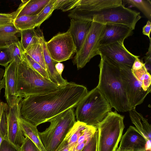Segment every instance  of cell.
I'll return each mask as SVG.
<instances>
[{
	"label": "cell",
	"mask_w": 151,
	"mask_h": 151,
	"mask_svg": "<svg viewBox=\"0 0 151 151\" xmlns=\"http://www.w3.org/2000/svg\"><path fill=\"white\" fill-rule=\"evenodd\" d=\"M6 104L7 103L0 101V121L3 111Z\"/></svg>",
	"instance_id": "cell-44"
},
{
	"label": "cell",
	"mask_w": 151,
	"mask_h": 151,
	"mask_svg": "<svg viewBox=\"0 0 151 151\" xmlns=\"http://www.w3.org/2000/svg\"><path fill=\"white\" fill-rule=\"evenodd\" d=\"M99 55H102L118 65H123L132 68L138 56L133 55L125 47L123 42H118L100 47Z\"/></svg>",
	"instance_id": "cell-12"
},
{
	"label": "cell",
	"mask_w": 151,
	"mask_h": 151,
	"mask_svg": "<svg viewBox=\"0 0 151 151\" xmlns=\"http://www.w3.org/2000/svg\"><path fill=\"white\" fill-rule=\"evenodd\" d=\"M55 0H50L41 12L37 15L36 20L37 27L41 24L51 15L55 9Z\"/></svg>",
	"instance_id": "cell-30"
},
{
	"label": "cell",
	"mask_w": 151,
	"mask_h": 151,
	"mask_svg": "<svg viewBox=\"0 0 151 151\" xmlns=\"http://www.w3.org/2000/svg\"><path fill=\"white\" fill-rule=\"evenodd\" d=\"M46 44L52 59L57 62L70 59L76 52V46L68 30L57 34Z\"/></svg>",
	"instance_id": "cell-9"
},
{
	"label": "cell",
	"mask_w": 151,
	"mask_h": 151,
	"mask_svg": "<svg viewBox=\"0 0 151 151\" xmlns=\"http://www.w3.org/2000/svg\"><path fill=\"white\" fill-rule=\"evenodd\" d=\"M80 0H55V9H60L66 12L75 8L78 4Z\"/></svg>",
	"instance_id": "cell-32"
},
{
	"label": "cell",
	"mask_w": 151,
	"mask_h": 151,
	"mask_svg": "<svg viewBox=\"0 0 151 151\" xmlns=\"http://www.w3.org/2000/svg\"><path fill=\"white\" fill-rule=\"evenodd\" d=\"M122 4H128L141 11L150 21L151 20V2L150 0H123Z\"/></svg>",
	"instance_id": "cell-26"
},
{
	"label": "cell",
	"mask_w": 151,
	"mask_h": 151,
	"mask_svg": "<svg viewBox=\"0 0 151 151\" xmlns=\"http://www.w3.org/2000/svg\"><path fill=\"white\" fill-rule=\"evenodd\" d=\"M8 47L13 60L18 63L24 60V51L19 41L12 44Z\"/></svg>",
	"instance_id": "cell-31"
},
{
	"label": "cell",
	"mask_w": 151,
	"mask_h": 151,
	"mask_svg": "<svg viewBox=\"0 0 151 151\" xmlns=\"http://www.w3.org/2000/svg\"><path fill=\"white\" fill-rule=\"evenodd\" d=\"M24 59L32 68L43 77L50 80L46 70L27 53L24 52Z\"/></svg>",
	"instance_id": "cell-33"
},
{
	"label": "cell",
	"mask_w": 151,
	"mask_h": 151,
	"mask_svg": "<svg viewBox=\"0 0 151 151\" xmlns=\"http://www.w3.org/2000/svg\"><path fill=\"white\" fill-rule=\"evenodd\" d=\"M149 47L146 54V55L144 58L145 63H144L145 66L147 71L150 74L151 67V40H150Z\"/></svg>",
	"instance_id": "cell-39"
},
{
	"label": "cell",
	"mask_w": 151,
	"mask_h": 151,
	"mask_svg": "<svg viewBox=\"0 0 151 151\" xmlns=\"http://www.w3.org/2000/svg\"><path fill=\"white\" fill-rule=\"evenodd\" d=\"M19 34L21 37L20 42L24 50L32 41L43 35L39 28L20 30Z\"/></svg>",
	"instance_id": "cell-25"
},
{
	"label": "cell",
	"mask_w": 151,
	"mask_h": 151,
	"mask_svg": "<svg viewBox=\"0 0 151 151\" xmlns=\"http://www.w3.org/2000/svg\"><path fill=\"white\" fill-rule=\"evenodd\" d=\"M88 92L84 86L70 82L51 92L29 96L20 101V116L37 127L76 107Z\"/></svg>",
	"instance_id": "cell-1"
},
{
	"label": "cell",
	"mask_w": 151,
	"mask_h": 151,
	"mask_svg": "<svg viewBox=\"0 0 151 151\" xmlns=\"http://www.w3.org/2000/svg\"><path fill=\"white\" fill-rule=\"evenodd\" d=\"M5 84L4 79V78L1 80H0V96L1 92V90L2 89L5 88Z\"/></svg>",
	"instance_id": "cell-45"
},
{
	"label": "cell",
	"mask_w": 151,
	"mask_h": 151,
	"mask_svg": "<svg viewBox=\"0 0 151 151\" xmlns=\"http://www.w3.org/2000/svg\"><path fill=\"white\" fill-rule=\"evenodd\" d=\"M124 116L110 111L98 125V151H116L124 125Z\"/></svg>",
	"instance_id": "cell-6"
},
{
	"label": "cell",
	"mask_w": 151,
	"mask_h": 151,
	"mask_svg": "<svg viewBox=\"0 0 151 151\" xmlns=\"http://www.w3.org/2000/svg\"><path fill=\"white\" fill-rule=\"evenodd\" d=\"M60 88L50 80L43 77L24 59L18 63L17 93L18 97L51 92Z\"/></svg>",
	"instance_id": "cell-4"
},
{
	"label": "cell",
	"mask_w": 151,
	"mask_h": 151,
	"mask_svg": "<svg viewBox=\"0 0 151 151\" xmlns=\"http://www.w3.org/2000/svg\"><path fill=\"white\" fill-rule=\"evenodd\" d=\"M4 139V137L1 134V133L0 132V145L3 139Z\"/></svg>",
	"instance_id": "cell-47"
},
{
	"label": "cell",
	"mask_w": 151,
	"mask_h": 151,
	"mask_svg": "<svg viewBox=\"0 0 151 151\" xmlns=\"http://www.w3.org/2000/svg\"><path fill=\"white\" fill-rule=\"evenodd\" d=\"M118 151H151V142L135 128L130 126L122 137Z\"/></svg>",
	"instance_id": "cell-13"
},
{
	"label": "cell",
	"mask_w": 151,
	"mask_h": 151,
	"mask_svg": "<svg viewBox=\"0 0 151 151\" xmlns=\"http://www.w3.org/2000/svg\"><path fill=\"white\" fill-rule=\"evenodd\" d=\"M87 125L84 123L77 121L68 133L65 139L68 142L70 151H71Z\"/></svg>",
	"instance_id": "cell-24"
},
{
	"label": "cell",
	"mask_w": 151,
	"mask_h": 151,
	"mask_svg": "<svg viewBox=\"0 0 151 151\" xmlns=\"http://www.w3.org/2000/svg\"><path fill=\"white\" fill-rule=\"evenodd\" d=\"M74 108L69 109L49 120V127L40 132L47 151H54L63 141L76 121Z\"/></svg>",
	"instance_id": "cell-5"
},
{
	"label": "cell",
	"mask_w": 151,
	"mask_h": 151,
	"mask_svg": "<svg viewBox=\"0 0 151 151\" xmlns=\"http://www.w3.org/2000/svg\"><path fill=\"white\" fill-rule=\"evenodd\" d=\"M92 21L71 18L68 31L76 47V52L81 47L90 29Z\"/></svg>",
	"instance_id": "cell-17"
},
{
	"label": "cell",
	"mask_w": 151,
	"mask_h": 151,
	"mask_svg": "<svg viewBox=\"0 0 151 151\" xmlns=\"http://www.w3.org/2000/svg\"><path fill=\"white\" fill-rule=\"evenodd\" d=\"M116 151H117V150H116Z\"/></svg>",
	"instance_id": "cell-49"
},
{
	"label": "cell",
	"mask_w": 151,
	"mask_h": 151,
	"mask_svg": "<svg viewBox=\"0 0 151 151\" xmlns=\"http://www.w3.org/2000/svg\"><path fill=\"white\" fill-rule=\"evenodd\" d=\"M17 65L18 63L14 60L5 67L4 71V96L9 107L15 103L18 98L17 93Z\"/></svg>",
	"instance_id": "cell-16"
},
{
	"label": "cell",
	"mask_w": 151,
	"mask_h": 151,
	"mask_svg": "<svg viewBox=\"0 0 151 151\" xmlns=\"http://www.w3.org/2000/svg\"><path fill=\"white\" fill-rule=\"evenodd\" d=\"M54 151H70L69 145L65 139H64Z\"/></svg>",
	"instance_id": "cell-41"
},
{
	"label": "cell",
	"mask_w": 151,
	"mask_h": 151,
	"mask_svg": "<svg viewBox=\"0 0 151 151\" xmlns=\"http://www.w3.org/2000/svg\"><path fill=\"white\" fill-rule=\"evenodd\" d=\"M138 56L136 58L131 68L132 70H137L141 69L144 66V63L139 58Z\"/></svg>",
	"instance_id": "cell-40"
},
{
	"label": "cell",
	"mask_w": 151,
	"mask_h": 151,
	"mask_svg": "<svg viewBox=\"0 0 151 151\" xmlns=\"http://www.w3.org/2000/svg\"><path fill=\"white\" fill-rule=\"evenodd\" d=\"M129 111L131 120L136 128L149 141L151 142V127L147 119L137 112L135 108L131 109Z\"/></svg>",
	"instance_id": "cell-21"
},
{
	"label": "cell",
	"mask_w": 151,
	"mask_h": 151,
	"mask_svg": "<svg viewBox=\"0 0 151 151\" xmlns=\"http://www.w3.org/2000/svg\"><path fill=\"white\" fill-rule=\"evenodd\" d=\"M13 24V19L11 13H0V29Z\"/></svg>",
	"instance_id": "cell-38"
},
{
	"label": "cell",
	"mask_w": 151,
	"mask_h": 151,
	"mask_svg": "<svg viewBox=\"0 0 151 151\" xmlns=\"http://www.w3.org/2000/svg\"><path fill=\"white\" fill-rule=\"evenodd\" d=\"M55 67L58 73L61 75L64 68L63 64L60 62H58L55 64Z\"/></svg>",
	"instance_id": "cell-43"
},
{
	"label": "cell",
	"mask_w": 151,
	"mask_h": 151,
	"mask_svg": "<svg viewBox=\"0 0 151 151\" xmlns=\"http://www.w3.org/2000/svg\"><path fill=\"white\" fill-rule=\"evenodd\" d=\"M121 70L124 89L131 109L142 104L151 90L145 91L133 75L131 68L123 65H118Z\"/></svg>",
	"instance_id": "cell-11"
},
{
	"label": "cell",
	"mask_w": 151,
	"mask_h": 151,
	"mask_svg": "<svg viewBox=\"0 0 151 151\" xmlns=\"http://www.w3.org/2000/svg\"><path fill=\"white\" fill-rule=\"evenodd\" d=\"M0 151H21V147L17 146L7 139H4L0 145Z\"/></svg>",
	"instance_id": "cell-36"
},
{
	"label": "cell",
	"mask_w": 151,
	"mask_h": 151,
	"mask_svg": "<svg viewBox=\"0 0 151 151\" xmlns=\"http://www.w3.org/2000/svg\"><path fill=\"white\" fill-rule=\"evenodd\" d=\"M133 30L123 25L107 24H104L99 39V47L124 40L132 35Z\"/></svg>",
	"instance_id": "cell-15"
},
{
	"label": "cell",
	"mask_w": 151,
	"mask_h": 151,
	"mask_svg": "<svg viewBox=\"0 0 151 151\" xmlns=\"http://www.w3.org/2000/svg\"><path fill=\"white\" fill-rule=\"evenodd\" d=\"M100 56V74L97 87L111 107L116 111L121 112L129 111L130 108L119 66L105 56Z\"/></svg>",
	"instance_id": "cell-2"
},
{
	"label": "cell",
	"mask_w": 151,
	"mask_h": 151,
	"mask_svg": "<svg viewBox=\"0 0 151 151\" xmlns=\"http://www.w3.org/2000/svg\"><path fill=\"white\" fill-rule=\"evenodd\" d=\"M40 40L46 70L50 80L56 84L59 87L65 86L68 82L64 79L57 71L55 65L58 62L54 61L51 57L47 48L46 41L43 35L41 37Z\"/></svg>",
	"instance_id": "cell-19"
},
{
	"label": "cell",
	"mask_w": 151,
	"mask_h": 151,
	"mask_svg": "<svg viewBox=\"0 0 151 151\" xmlns=\"http://www.w3.org/2000/svg\"><path fill=\"white\" fill-rule=\"evenodd\" d=\"M37 15H23L13 19V24L19 30L35 28L36 27Z\"/></svg>",
	"instance_id": "cell-28"
},
{
	"label": "cell",
	"mask_w": 151,
	"mask_h": 151,
	"mask_svg": "<svg viewBox=\"0 0 151 151\" xmlns=\"http://www.w3.org/2000/svg\"><path fill=\"white\" fill-rule=\"evenodd\" d=\"M141 18L140 12L126 7L122 4L100 12L93 17L92 21L103 24L123 25L133 30Z\"/></svg>",
	"instance_id": "cell-7"
},
{
	"label": "cell",
	"mask_w": 151,
	"mask_h": 151,
	"mask_svg": "<svg viewBox=\"0 0 151 151\" xmlns=\"http://www.w3.org/2000/svg\"><path fill=\"white\" fill-rule=\"evenodd\" d=\"M151 29V21L148 20L147 21L146 24L142 28V33L143 35L148 36L150 40H151V38L150 37Z\"/></svg>",
	"instance_id": "cell-42"
},
{
	"label": "cell",
	"mask_w": 151,
	"mask_h": 151,
	"mask_svg": "<svg viewBox=\"0 0 151 151\" xmlns=\"http://www.w3.org/2000/svg\"><path fill=\"white\" fill-rule=\"evenodd\" d=\"M20 32L14 24L0 29V47H9L19 41L17 35Z\"/></svg>",
	"instance_id": "cell-22"
},
{
	"label": "cell",
	"mask_w": 151,
	"mask_h": 151,
	"mask_svg": "<svg viewBox=\"0 0 151 151\" xmlns=\"http://www.w3.org/2000/svg\"><path fill=\"white\" fill-rule=\"evenodd\" d=\"M50 0H22L19 7L11 13L13 19L23 15H37Z\"/></svg>",
	"instance_id": "cell-18"
},
{
	"label": "cell",
	"mask_w": 151,
	"mask_h": 151,
	"mask_svg": "<svg viewBox=\"0 0 151 151\" xmlns=\"http://www.w3.org/2000/svg\"><path fill=\"white\" fill-rule=\"evenodd\" d=\"M41 37L32 41L24 51V52L29 55L33 60L46 70L41 43Z\"/></svg>",
	"instance_id": "cell-23"
},
{
	"label": "cell",
	"mask_w": 151,
	"mask_h": 151,
	"mask_svg": "<svg viewBox=\"0 0 151 151\" xmlns=\"http://www.w3.org/2000/svg\"><path fill=\"white\" fill-rule=\"evenodd\" d=\"M18 121L20 128L25 137L30 139L40 151H47L42 141L37 127L20 116Z\"/></svg>",
	"instance_id": "cell-20"
},
{
	"label": "cell",
	"mask_w": 151,
	"mask_h": 151,
	"mask_svg": "<svg viewBox=\"0 0 151 151\" xmlns=\"http://www.w3.org/2000/svg\"></svg>",
	"instance_id": "cell-48"
},
{
	"label": "cell",
	"mask_w": 151,
	"mask_h": 151,
	"mask_svg": "<svg viewBox=\"0 0 151 151\" xmlns=\"http://www.w3.org/2000/svg\"><path fill=\"white\" fill-rule=\"evenodd\" d=\"M4 71L3 68H0V80L3 79L4 77Z\"/></svg>",
	"instance_id": "cell-46"
},
{
	"label": "cell",
	"mask_w": 151,
	"mask_h": 151,
	"mask_svg": "<svg viewBox=\"0 0 151 151\" xmlns=\"http://www.w3.org/2000/svg\"><path fill=\"white\" fill-rule=\"evenodd\" d=\"M98 131L97 130L88 144L81 151H98Z\"/></svg>",
	"instance_id": "cell-35"
},
{
	"label": "cell",
	"mask_w": 151,
	"mask_h": 151,
	"mask_svg": "<svg viewBox=\"0 0 151 151\" xmlns=\"http://www.w3.org/2000/svg\"><path fill=\"white\" fill-rule=\"evenodd\" d=\"M132 72L140 83L142 88L145 91L151 90V77L150 74L147 71L145 65L140 69L132 70Z\"/></svg>",
	"instance_id": "cell-29"
},
{
	"label": "cell",
	"mask_w": 151,
	"mask_h": 151,
	"mask_svg": "<svg viewBox=\"0 0 151 151\" xmlns=\"http://www.w3.org/2000/svg\"><path fill=\"white\" fill-rule=\"evenodd\" d=\"M21 99L18 97L15 103L12 107H9L6 131V139L20 147L25 138L20 128L18 121L20 116L19 102Z\"/></svg>",
	"instance_id": "cell-14"
},
{
	"label": "cell",
	"mask_w": 151,
	"mask_h": 151,
	"mask_svg": "<svg viewBox=\"0 0 151 151\" xmlns=\"http://www.w3.org/2000/svg\"><path fill=\"white\" fill-rule=\"evenodd\" d=\"M13 60L8 47H0V65L6 67Z\"/></svg>",
	"instance_id": "cell-34"
},
{
	"label": "cell",
	"mask_w": 151,
	"mask_h": 151,
	"mask_svg": "<svg viewBox=\"0 0 151 151\" xmlns=\"http://www.w3.org/2000/svg\"><path fill=\"white\" fill-rule=\"evenodd\" d=\"M76 107L77 121L97 129L112 108L97 86L88 92Z\"/></svg>",
	"instance_id": "cell-3"
},
{
	"label": "cell",
	"mask_w": 151,
	"mask_h": 151,
	"mask_svg": "<svg viewBox=\"0 0 151 151\" xmlns=\"http://www.w3.org/2000/svg\"><path fill=\"white\" fill-rule=\"evenodd\" d=\"M104 24L92 21L90 29L79 50L76 53L73 63L78 70L83 68L94 57L99 55L100 36Z\"/></svg>",
	"instance_id": "cell-8"
},
{
	"label": "cell",
	"mask_w": 151,
	"mask_h": 151,
	"mask_svg": "<svg viewBox=\"0 0 151 151\" xmlns=\"http://www.w3.org/2000/svg\"><path fill=\"white\" fill-rule=\"evenodd\" d=\"M21 150V151H40L34 143L27 137L24 138Z\"/></svg>",
	"instance_id": "cell-37"
},
{
	"label": "cell",
	"mask_w": 151,
	"mask_h": 151,
	"mask_svg": "<svg viewBox=\"0 0 151 151\" xmlns=\"http://www.w3.org/2000/svg\"><path fill=\"white\" fill-rule=\"evenodd\" d=\"M122 4V0H80L68 16L71 19L92 21L93 17L100 12Z\"/></svg>",
	"instance_id": "cell-10"
},
{
	"label": "cell",
	"mask_w": 151,
	"mask_h": 151,
	"mask_svg": "<svg viewBox=\"0 0 151 151\" xmlns=\"http://www.w3.org/2000/svg\"><path fill=\"white\" fill-rule=\"evenodd\" d=\"M97 129L87 125L71 151H81L88 144Z\"/></svg>",
	"instance_id": "cell-27"
}]
</instances>
